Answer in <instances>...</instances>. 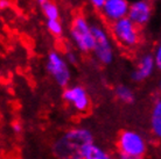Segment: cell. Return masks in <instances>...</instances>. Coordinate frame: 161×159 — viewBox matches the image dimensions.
Masks as SVG:
<instances>
[{"mask_svg":"<svg viewBox=\"0 0 161 159\" xmlns=\"http://www.w3.org/2000/svg\"><path fill=\"white\" fill-rule=\"evenodd\" d=\"M92 144V135L86 129H73L55 142L54 155L58 159H84L85 151Z\"/></svg>","mask_w":161,"mask_h":159,"instance_id":"1","label":"cell"},{"mask_svg":"<svg viewBox=\"0 0 161 159\" xmlns=\"http://www.w3.org/2000/svg\"><path fill=\"white\" fill-rule=\"evenodd\" d=\"M70 37L80 52L89 54L93 51L96 41L91 32V24H89L84 16L77 15L74 18L70 27Z\"/></svg>","mask_w":161,"mask_h":159,"instance_id":"2","label":"cell"},{"mask_svg":"<svg viewBox=\"0 0 161 159\" xmlns=\"http://www.w3.org/2000/svg\"><path fill=\"white\" fill-rule=\"evenodd\" d=\"M110 32L118 44L125 49L136 48L140 41V30L129 18L110 24Z\"/></svg>","mask_w":161,"mask_h":159,"instance_id":"3","label":"cell"},{"mask_svg":"<svg viewBox=\"0 0 161 159\" xmlns=\"http://www.w3.org/2000/svg\"><path fill=\"white\" fill-rule=\"evenodd\" d=\"M91 32L96 41L93 49V56L103 65H109L113 60V47L110 41L109 34L101 24H91Z\"/></svg>","mask_w":161,"mask_h":159,"instance_id":"4","label":"cell"},{"mask_svg":"<svg viewBox=\"0 0 161 159\" xmlns=\"http://www.w3.org/2000/svg\"><path fill=\"white\" fill-rule=\"evenodd\" d=\"M47 71L60 86L65 87L70 81L68 62L57 51H50L47 58Z\"/></svg>","mask_w":161,"mask_h":159,"instance_id":"5","label":"cell"},{"mask_svg":"<svg viewBox=\"0 0 161 159\" xmlns=\"http://www.w3.org/2000/svg\"><path fill=\"white\" fill-rule=\"evenodd\" d=\"M118 149L120 155L130 157H142L146 151V145L140 135L133 131H121L118 137Z\"/></svg>","mask_w":161,"mask_h":159,"instance_id":"6","label":"cell"},{"mask_svg":"<svg viewBox=\"0 0 161 159\" xmlns=\"http://www.w3.org/2000/svg\"><path fill=\"white\" fill-rule=\"evenodd\" d=\"M130 4V0H106L104 7L101 11L103 19L109 24H112L127 18Z\"/></svg>","mask_w":161,"mask_h":159,"instance_id":"7","label":"cell"},{"mask_svg":"<svg viewBox=\"0 0 161 159\" xmlns=\"http://www.w3.org/2000/svg\"><path fill=\"white\" fill-rule=\"evenodd\" d=\"M153 13L152 3L149 0H134L131 1L129 11V18L138 27H144L148 23Z\"/></svg>","mask_w":161,"mask_h":159,"instance_id":"8","label":"cell"},{"mask_svg":"<svg viewBox=\"0 0 161 159\" xmlns=\"http://www.w3.org/2000/svg\"><path fill=\"white\" fill-rule=\"evenodd\" d=\"M63 99L71 104L80 113H85L90 108V99L85 90L80 86L68 87L63 91Z\"/></svg>","mask_w":161,"mask_h":159,"instance_id":"9","label":"cell"},{"mask_svg":"<svg viewBox=\"0 0 161 159\" xmlns=\"http://www.w3.org/2000/svg\"><path fill=\"white\" fill-rule=\"evenodd\" d=\"M155 59H154V56L151 54H145L139 60L138 64V68L134 69L131 72V79L133 81H137L140 83L142 80H145L146 78H148L154 71L155 68Z\"/></svg>","mask_w":161,"mask_h":159,"instance_id":"10","label":"cell"},{"mask_svg":"<svg viewBox=\"0 0 161 159\" xmlns=\"http://www.w3.org/2000/svg\"><path fill=\"white\" fill-rule=\"evenodd\" d=\"M41 9L43 12L47 20H58L60 19V9L55 3L50 0H37Z\"/></svg>","mask_w":161,"mask_h":159,"instance_id":"11","label":"cell"},{"mask_svg":"<svg viewBox=\"0 0 161 159\" xmlns=\"http://www.w3.org/2000/svg\"><path fill=\"white\" fill-rule=\"evenodd\" d=\"M152 129L158 137H161V98L154 104L152 111Z\"/></svg>","mask_w":161,"mask_h":159,"instance_id":"12","label":"cell"},{"mask_svg":"<svg viewBox=\"0 0 161 159\" xmlns=\"http://www.w3.org/2000/svg\"><path fill=\"white\" fill-rule=\"evenodd\" d=\"M114 92H116V96L125 104H132L134 101V94H133L132 90L125 85L117 86Z\"/></svg>","mask_w":161,"mask_h":159,"instance_id":"13","label":"cell"},{"mask_svg":"<svg viewBox=\"0 0 161 159\" xmlns=\"http://www.w3.org/2000/svg\"><path fill=\"white\" fill-rule=\"evenodd\" d=\"M84 159H112V158L108 153H105L102 149H99L98 146L91 144L86 149V151H85Z\"/></svg>","mask_w":161,"mask_h":159,"instance_id":"14","label":"cell"},{"mask_svg":"<svg viewBox=\"0 0 161 159\" xmlns=\"http://www.w3.org/2000/svg\"><path fill=\"white\" fill-rule=\"evenodd\" d=\"M46 26L49 33L54 36H61L63 33V26L60 22V20H47Z\"/></svg>","mask_w":161,"mask_h":159,"instance_id":"15","label":"cell"},{"mask_svg":"<svg viewBox=\"0 0 161 159\" xmlns=\"http://www.w3.org/2000/svg\"><path fill=\"white\" fill-rule=\"evenodd\" d=\"M153 56H154V59H155V65H157V68L161 71V42L157 47V49H155V52H154Z\"/></svg>","mask_w":161,"mask_h":159,"instance_id":"16","label":"cell"},{"mask_svg":"<svg viewBox=\"0 0 161 159\" xmlns=\"http://www.w3.org/2000/svg\"><path fill=\"white\" fill-rule=\"evenodd\" d=\"M65 60H67L69 64L75 65V64L77 63V55L74 51L69 50V51H67V54H65Z\"/></svg>","mask_w":161,"mask_h":159,"instance_id":"17","label":"cell"},{"mask_svg":"<svg viewBox=\"0 0 161 159\" xmlns=\"http://www.w3.org/2000/svg\"><path fill=\"white\" fill-rule=\"evenodd\" d=\"M105 3H106V0H90V4L92 5V7L98 9V11L103 9Z\"/></svg>","mask_w":161,"mask_h":159,"instance_id":"18","label":"cell"},{"mask_svg":"<svg viewBox=\"0 0 161 159\" xmlns=\"http://www.w3.org/2000/svg\"><path fill=\"white\" fill-rule=\"evenodd\" d=\"M8 5H9L8 0H0V8H1V9H5V8H7Z\"/></svg>","mask_w":161,"mask_h":159,"instance_id":"19","label":"cell"},{"mask_svg":"<svg viewBox=\"0 0 161 159\" xmlns=\"http://www.w3.org/2000/svg\"><path fill=\"white\" fill-rule=\"evenodd\" d=\"M13 129H14L16 132H19V131H21V126L19 123H13Z\"/></svg>","mask_w":161,"mask_h":159,"instance_id":"20","label":"cell"},{"mask_svg":"<svg viewBox=\"0 0 161 159\" xmlns=\"http://www.w3.org/2000/svg\"><path fill=\"white\" fill-rule=\"evenodd\" d=\"M120 159H141L140 157H130V156L120 155Z\"/></svg>","mask_w":161,"mask_h":159,"instance_id":"21","label":"cell"},{"mask_svg":"<svg viewBox=\"0 0 161 159\" xmlns=\"http://www.w3.org/2000/svg\"><path fill=\"white\" fill-rule=\"evenodd\" d=\"M159 88H160V91H161V79H160V83H159Z\"/></svg>","mask_w":161,"mask_h":159,"instance_id":"22","label":"cell"},{"mask_svg":"<svg viewBox=\"0 0 161 159\" xmlns=\"http://www.w3.org/2000/svg\"><path fill=\"white\" fill-rule=\"evenodd\" d=\"M132 1H134V0H132Z\"/></svg>","mask_w":161,"mask_h":159,"instance_id":"23","label":"cell"}]
</instances>
